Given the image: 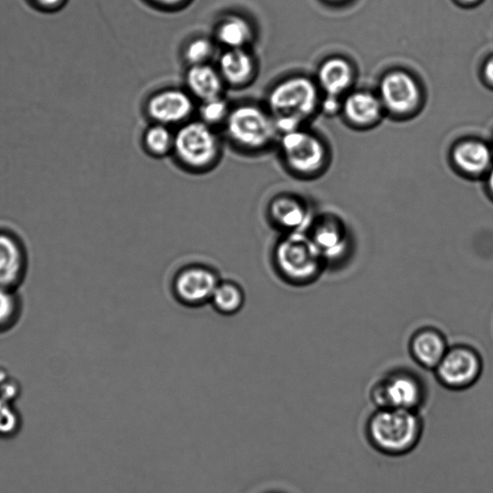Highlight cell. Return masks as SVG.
<instances>
[{
  "instance_id": "cell-1",
  "label": "cell",
  "mask_w": 493,
  "mask_h": 493,
  "mask_svg": "<svg viewBox=\"0 0 493 493\" xmlns=\"http://www.w3.org/2000/svg\"><path fill=\"white\" fill-rule=\"evenodd\" d=\"M424 420L420 412L374 409L365 423V437L376 452L391 458L412 453L422 442Z\"/></svg>"
},
{
  "instance_id": "cell-2",
  "label": "cell",
  "mask_w": 493,
  "mask_h": 493,
  "mask_svg": "<svg viewBox=\"0 0 493 493\" xmlns=\"http://www.w3.org/2000/svg\"><path fill=\"white\" fill-rule=\"evenodd\" d=\"M272 264L283 281L304 285L317 279L326 261L310 236L293 233L283 235L275 243Z\"/></svg>"
},
{
  "instance_id": "cell-3",
  "label": "cell",
  "mask_w": 493,
  "mask_h": 493,
  "mask_svg": "<svg viewBox=\"0 0 493 493\" xmlns=\"http://www.w3.org/2000/svg\"><path fill=\"white\" fill-rule=\"evenodd\" d=\"M318 104L315 84L293 77L275 84L268 95V108L280 135L294 132L314 112Z\"/></svg>"
},
{
  "instance_id": "cell-4",
  "label": "cell",
  "mask_w": 493,
  "mask_h": 493,
  "mask_svg": "<svg viewBox=\"0 0 493 493\" xmlns=\"http://www.w3.org/2000/svg\"><path fill=\"white\" fill-rule=\"evenodd\" d=\"M225 126L231 142L249 152L268 148L279 135L270 112L252 104L230 109Z\"/></svg>"
},
{
  "instance_id": "cell-5",
  "label": "cell",
  "mask_w": 493,
  "mask_h": 493,
  "mask_svg": "<svg viewBox=\"0 0 493 493\" xmlns=\"http://www.w3.org/2000/svg\"><path fill=\"white\" fill-rule=\"evenodd\" d=\"M172 153L188 169L207 170L219 161L221 143L212 126L200 120L191 121L175 134Z\"/></svg>"
},
{
  "instance_id": "cell-6",
  "label": "cell",
  "mask_w": 493,
  "mask_h": 493,
  "mask_svg": "<svg viewBox=\"0 0 493 493\" xmlns=\"http://www.w3.org/2000/svg\"><path fill=\"white\" fill-rule=\"evenodd\" d=\"M375 409H399L422 412L426 403V390L417 377L398 372L386 377L370 391Z\"/></svg>"
},
{
  "instance_id": "cell-7",
  "label": "cell",
  "mask_w": 493,
  "mask_h": 493,
  "mask_svg": "<svg viewBox=\"0 0 493 493\" xmlns=\"http://www.w3.org/2000/svg\"><path fill=\"white\" fill-rule=\"evenodd\" d=\"M221 282L213 268L194 264L178 271L173 277L172 289L176 299L190 308H198L210 302L217 286Z\"/></svg>"
},
{
  "instance_id": "cell-8",
  "label": "cell",
  "mask_w": 493,
  "mask_h": 493,
  "mask_svg": "<svg viewBox=\"0 0 493 493\" xmlns=\"http://www.w3.org/2000/svg\"><path fill=\"white\" fill-rule=\"evenodd\" d=\"M482 369V359L475 350L466 346H456L446 352L434 370L439 382L444 387L463 390L479 380Z\"/></svg>"
},
{
  "instance_id": "cell-9",
  "label": "cell",
  "mask_w": 493,
  "mask_h": 493,
  "mask_svg": "<svg viewBox=\"0 0 493 493\" xmlns=\"http://www.w3.org/2000/svg\"><path fill=\"white\" fill-rule=\"evenodd\" d=\"M281 150L288 168L299 175H311L322 165L323 144L301 128L281 135Z\"/></svg>"
},
{
  "instance_id": "cell-10",
  "label": "cell",
  "mask_w": 493,
  "mask_h": 493,
  "mask_svg": "<svg viewBox=\"0 0 493 493\" xmlns=\"http://www.w3.org/2000/svg\"><path fill=\"white\" fill-rule=\"evenodd\" d=\"M193 97L178 88H168L153 94L146 107L154 124L167 126L184 124L194 112Z\"/></svg>"
},
{
  "instance_id": "cell-11",
  "label": "cell",
  "mask_w": 493,
  "mask_h": 493,
  "mask_svg": "<svg viewBox=\"0 0 493 493\" xmlns=\"http://www.w3.org/2000/svg\"><path fill=\"white\" fill-rule=\"evenodd\" d=\"M267 216L270 224L283 235L302 233L311 220L310 209L304 202L289 194L274 197L269 202Z\"/></svg>"
},
{
  "instance_id": "cell-12",
  "label": "cell",
  "mask_w": 493,
  "mask_h": 493,
  "mask_svg": "<svg viewBox=\"0 0 493 493\" xmlns=\"http://www.w3.org/2000/svg\"><path fill=\"white\" fill-rule=\"evenodd\" d=\"M381 101L391 112L408 113L414 109L420 98L415 80L403 71L390 72L381 83Z\"/></svg>"
},
{
  "instance_id": "cell-13",
  "label": "cell",
  "mask_w": 493,
  "mask_h": 493,
  "mask_svg": "<svg viewBox=\"0 0 493 493\" xmlns=\"http://www.w3.org/2000/svg\"><path fill=\"white\" fill-rule=\"evenodd\" d=\"M25 256L23 245L16 237L0 231V287L16 286L23 279Z\"/></svg>"
},
{
  "instance_id": "cell-14",
  "label": "cell",
  "mask_w": 493,
  "mask_h": 493,
  "mask_svg": "<svg viewBox=\"0 0 493 493\" xmlns=\"http://www.w3.org/2000/svg\"><path fill=\"white\" fill-rule=\"evenodd\" d=\"M217 69L226 84L243 87L254 79L256 64L254 56L248 50L228 49L220 56Z\"/></svg>"
},
{
  "instance_id": "cell-15",
  "label": "cell",
  "mask_w": 493,
  "mask_h": 493,
  "mask_svg": "<svg viewBox=\"0 0 493 493\" xmlns=\"http://www.w3.org/2000/svg\"><path fill=\"white\" fill-rule=\"evenodd\" d=\"M310 237L325 261L338 259L347 250L346 230L339 220L324 219L316 222Z\"/></svg>"
},
{
  "instance_id": "cell-16",
  "label": "cell",
  "mask_w": 493,
  "mask_h": 493,
  "mask_svg": "<svg viewBox=\"0 0 493 493\" xmlns=\"http://www.w3.org/2000/svg\"><path fill=\"white\" fill-rule=\"evenodd\" d=\"M185 83L188 93L200 101L221 97L226 84L219 69L209 64L190 66Z\"/></svg>"
},
{
  "instance_id": "cell-17",
  "label": "cell",
  "mask_w": 493,
  "mask_h": 493,
  "mask_svg": "<svg viewBox=\"0 0 493 493\" xmlns=\"http://www.w3.org/2000/svg\"><path fill=\"white\" fill-rule=\"evenodd\" d=\"M411 350L418 364L428 369H436L448 351L444 337L439 330L431 328L415 333Z\"/></svg>"
},
{
  "instance_id": "cell-18",
  "label": "cell",
  "mask_w": 493,
  "mask_h": 493,
  "mask_svg": "<svg viewBox=\"0 0 493 493\" xmlns=\"http://www.w3.org/2000/svg\"><path fill=\"white\" fill-rule=\"evenodd\" d=\"M254 36V28L250 22L237 14L226 17L216 29L217 40L226 50L246 49Z\"/></svg>"
},
{
  "instance_id": "cell-19",
  "label": "cell",
  "mask_w": 493,
  "mask_h": 493,
  "mask_svg": "<svg viewBox=\"0 0 493 493\" xmlns=\"http://www.w3.org/2000/svg\"><path fill=\"white\" fill-rule=\"evenodd\" d=\"M318 79L328 97L338 98L350 86L353 72L345 60L332 58L321 67Z\"/></svg>"
},
{
  "instance_id": "cell-20",
  "label": "cell",
  "mask_w": 493,
  "mask_h": 493,
  "mask_svg": "<svg viewBox=\"0 0 493 493\" xmlns=\"http://www.w3.org/2000/svg\"><path fill=\"white\" fill-rule=\"evenodd\" d=\"M453 157L458 167L471 175L486 171L491 161L490 153L486 144L477 141H468L458 144Z\"/></svg>"
},
{
  "instance_id": "cell-21",
  "label": "cell",
  "mask_w": 493,
  "mask_h": 493,
  "mask_svg": "<svg viewBox=\"0 0 493 493\" xmlns=\"http://www.w3.org/2000/svg\"><path fill=\"white\" fill-rule=\"evenodd\" d=\"M348 119L358 125H367L378 120L382 113V101L369 93H355L344 103Z\"/></svg>"
},
{
  "instance_id": "cell-22",
  "label": "cell",
  "mask_w": 493,
  "mask_h": 493,
  "mask_svg": "<svg viewBox=\"0 0 493 493\" xmlns=\"http://www.w3.org/2000/svg\"><path fill=\"white\" fill-rule=\"evenodd\" d=\"M246 296L242 286L234 281H221L210 300L212 307L223 315L238 313L245 303Z\"/></svg>"
},
{
  "instance_id": "cell-23",
  "label": "cell",
  "mask_w": 493,
  "mask_h": 493,
  "mask_svg": "<svg viewBox=\"0 0 493 493\" xmlns=\"http://www.w3.org/2000/svg\"><path fill=\"white\" fill-rule=\"evenodd\" d=\"M175 134L169 126L154 124L148 127L143 137L144 147L155 157H163L172 153Z\"/></svg>"
},
{
  "instance_id": "cell-24",
  "label": "cell",
  "mask_w": 493,
  "mask_h": 493,
  "mask_svg": "<svg viewBox=\"0 0 493 493\" xmlns=\"http://www.w3.org/2000/svg\"><path fill=\"white\" fill-rule=\"evenodd\" d=\"M230 108L223 97L201 101L199 110L200 121L210 126L225 124L228 117Z\"/></svg>"
},
{
  "instance_id": "cell-25",
  "label": "cell",
  "mask_w": 493,
  "mask_h": 493,
  "mask_svg": "<svg viewBox=\"0 0 493 493\" xmlns=\"http://www.w3.org/2000/svg\"><path fill=\"white\" fill-rule=\"evenodd\" d=\"M214 51V43L209 39L198 37L187 43L184 60L190 66L209 64Z\"/></svg>"
},
{
  "instance_id": "cell-26",
  "label": "cell",
  "mask_w": 493,
  "mask_h": 493,
  "mask_svg": "<svg viewBox=\"0 0 493 493\" xmlns=\"http://www.w3.org/2000/svg\"><path fill=\"white\" fill-rule=\"evenodd\" d=\"M12 290L0 287V330L8 329L17 321L19 304Z\"/></svg>"
},
{
  "instance_id": "cell-27",
  "label": "cell",
  "mask_w": 493,
  "mask_h": 493,
  "mask_svg": "<svg viewBox=\"0 0 493 493\" xmlns=\"http://www.w3.org/2000/svg\"><path fill=\"white\" fill-rule=\"evenodd\" d=\"M19 426L20 418L12 407L11 401L0 397V436H12L17 433Z\"/></svg>"
},
{
  "instance_id": "cell-28",
  "label": "cell",
  "mask_w": 493,
  "mask_h": 493,
  "mask_svg": "<svg viewBox=\"0 0 493 493\" xmlns=\"http://www.w3.org/2000/svg\"><path fill=\"white\" fill-rule=\"evenodd\" d=\"M339 101L336 98H327V100L324 103V109L329 113L336 112L339 108Z\"/></svg>"
},
{
  "instance_id": "cell-29",
  "label": "cell",
  "mask_w": 493,
  "mask_h": 493,
  "mask_svg": "<svg viewBox=\"0 0 493 493\" xmlns=\"http://www.w3.org/2000/svg\"><path fill=\"white\" fill-rule=\"evenodd\" d=\"M153 2L157 4L158 5H163L166 7H177L186 3L187 0H153Z\"/></svg>"
},
{
  "instance_id": "cell-30",
  "label": "cell",
  "mask_w": 493,
  "mask_h": 493,
  "mask_svg": "<svg viewBox=\"0 0 493 493\" xmlns=\"http://www.w3.org/2000/svg\"><path fill=\"white\" fill-rule=\"evenodd\" d=\"M62 2L63 0H35V3H37L39 5L47 8L56 7L61 5Z\"/></svg>"
},
{
  "instance_id": "cell-31",
  "label": "cell",
  "mask_w": 493,
  "mask_h": 493,
  "mask_svg": "<svg viewBox=\"0 0 493 493\" xmlns=\"http://www.w3.org/2000/svg\"><path fill=\"white\" fill-rule=\"evenodd\" d=\"M485 74L487 79L493 83V57L491 60H488V62L486 65L485 68Z\"/></svg>"
},
{
  "instance_id": "cell-32",
  "label": "cell",
  "mask_w": 493,
  "mask_h": 493,
  "mask_svg": "<svg viewBox=\"0 0 493 493\" xmlns=\"http://www.w3.org/2000/svg\"><path fill=\"white\" fill-rule=\"evenodd\" d=\"M488 188H489V191H490L491 194L493 195V170L489 173Z\"/></svg>"
},
{
  "instance_id": "cell-33",
  "label": "cell",
  "mask_w": 493,
  "mask_h": 493,
  "mask_svg": "<svg viewBox=\"0 0 493 493\" xmlns=\"http://www.w3.org/2000/svg\"><path fill=\"white\" fill-rule=\"evenodd\" d=\"M460 2L466 3V4H473L477 2V0H460Z\"/></svg>"
},
{
  "instance_id": "cell-34",
  "label": "cell",
  "mask_w": 493,
  "mask_h": 493,
  "mask_svg": "<svg viewBox=\"0 0 493 493\" xmlns=\"http://www.w3.org/2000/svg\"><path fill=\"white\" fill-rule=\"evenodd\" d=\"M0 378H2V371H0Z\"/></svg>"
}]
</instances>
